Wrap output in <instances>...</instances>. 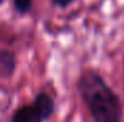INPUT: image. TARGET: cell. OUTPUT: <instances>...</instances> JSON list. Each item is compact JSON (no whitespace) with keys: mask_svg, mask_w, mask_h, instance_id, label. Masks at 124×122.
<instances>
[{"mask_svg":"<svg viewBox=\"0 0 124 122\" xmlns=\"http://www.w3.org/2000/svg\"><path fill=\"white\" fill-rule=\"evenodd\" d=\"M78 89L94 122H121L123 105L120 98L97 72H84Z\"/></svg>","mask_w":124,"mask_h":122,"instance_id":"obj_1","label":"cell"},{"mask_svg":"<svg viewBox=\"0 0 124 122\" xmlns=\"http://www.w3.org/2000/svg\"><path fill=\"white\" fill-rule=\"evenodd\" d=\"M32 105L36 108V111L39 112V115L42 116V119H43V121H48V119L52 116L54 111H55L54 99H52L48 93H45V92L39 93V95L35 98V101H33V103H32Z\"/></svg>","mask_w":124,"mask_h":122,"instance_id":"obj_2","label":"cell"},{"mask_svg":"<svg viewBox=\"0 0 124 122\" xmlns=\"http://www.w3.org/2000/svg\"><path fill=\"white\" fill-rule=\"evenodd\" d=\"M12 122H45L42 119V116L39 115V112L36 111V108L33 105H26L19 108L13 116H12Z\"/></svg>","mask_w":124,"mask_h":122,"instance_id":"obj_3","label":"cell"},{"mask_svg":"<svg viewBox=\"0 0 124 122\" xmlns=\"http://www.w3.org/2000/svg\"><path fill=\"white\" fill-rule=\"evenodd\" d=\"M0 68L7 75L13 73V70L16 68V56L12 50H7V49L0 50Z\"/></svg>","mask_w":124,"mask_h":122,"instance_id":"obj_4","label":"cell"},{"mask_svg":"<svg viewBox=\"0 0 124 122\" xmlns=\"http://www.w3.org/2000/svg\"><path fill=\"white\" fill-rule=\"evenodd\" d=\"M32 3H33V0H13V7L17 13L25 14L31 10Z\"/></svg>","mask_w":124,"mask_h":122,"instance_id":"obj_5","label":"cell"},{"mask_svg":"<svg viewBox=\"0 0 124 122\" xmlns=\"http://www.w3.org/2000/svg\"><path fill=\"white\" fill-rule=\"evenodd\" d=\"M52 1H54L55 6H58V7H62V9H63V7H68L69 4H72L75 0H52Z\"/></svg>","mask_w":124,"mask_h":122,"instance_id":"obj_6","label":"cell"},{"mask_svg":"<svg viewBox=\"0 0 124 122\" xmlns=\"http://www.w3.org/2000/svg\"><path fill=\"white\" fill-rule=\"evenodd\" d=\"M1 1H3V0H0V4H1Z\"/></svg>","mask_w":124,"mask_h":122,"instance_id":"obj_7","label":"cell"}]
</instances>
